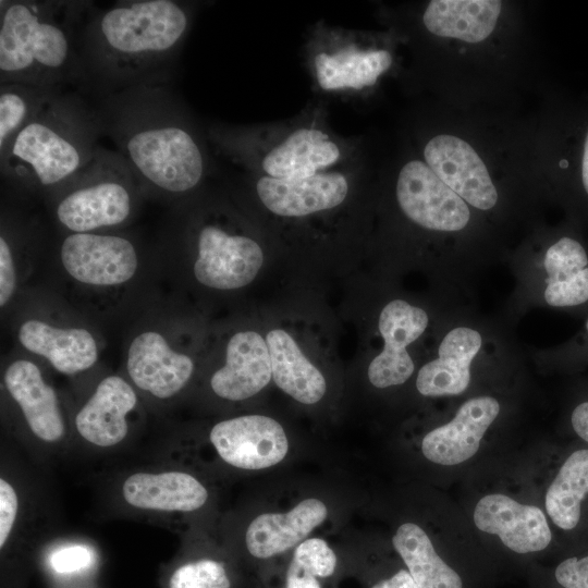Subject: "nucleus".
<instances>
[{
  "label": "nucleus",
  "instance_id": "nucleus-1",
  "mask_svg": "<svg viewBox=\"0 0 588 588\" xmlns=\"http://www.w3.org/2000/svg\"><path fill=\"white\" fill-rule=\"evenodd\" d=\"M97 112L142 192L171 198L199 185L205 154L164 79L110 94Z\"/></svg>",
  "mask_w": 588,
  "mask_h": 588
},
{
  "label": "nucleus",
  "instance_id": "nucleus-2",
  "mask_svg": "<svg viewBox=\"0 0 588 588\" xmlns=\"http://www.w3.org/2000/svg\"><path fill=\"white\" fill-rule=\"evenodd\" d=\"M191 24L187 5L174 0L119 1L89 9L79 32L86 83L109 95L163 81Z\"/></svg>",
  "mask_w": 588,
  "mask_h": 588
},
{
  "label": "nucleus",
  "instance_id": "nucleus-3",
  "mask_svg": "<svg viewBox=\"0 0 588 588\" xmlns=\"http://www.w3.org/2000/svg\"><path fill=\"white\" fill-rule=\"evenodd\" d=\"M0 83H86L79 32L90 1H1Z\"/></svg>",
  "mask_w": 588,
  "mask_h": 588
},
{
  "label": "nucleus",
  "instance_id": "nucleus-4",
  "mask_svg": "<svg viewBox=\"0 0 588 588\" xmlns=\"http://www.w3.org/2000/svg\"><path fill=\"white\" fill-rule=\"evenodd\" d=\"M102 134L97 110L62 91L0 154L1 179L17 192L48 196L91 161Z\"/></svg>",
  "mask_w": 588,
  "mask_h": 588
},
{
  "label": "nucleus",
  "instance_id": "nucleus-5",
  "mask_svg": "<svg viewBox=\"0 0 588 588\" xmlns=\"http://www.w3.org/2000/svg\"><path fill=\"white\" fill-rule=\"evenodd\" d=\"M142 192L124 158L101 145L91 161L48 195L57 223L69 233L102 232L125 224Z\"/></svg>",
  "mask_w": 588,
  "mask_h": 588
},
{
  "label": "nucleus",
  "instance_id": "nucleus-6",
  "mask_svg": "<svg viewBox=\"0 0 588 588\" xmlns=\"http://www.w3.org/2000/svg\"><path fill=\"white\" fill-rule=\"evenodd\" d=\"M60 261L75 281L99 287L126 283L138 268L133 242L105 232L68 233L60 245Z\"/></svg>",
  "mask_w": 588,
  "mask_h": 588
},
{
  "label": "nucleus",
  "instance_id": "nucleus-7",
  "mask_svg": "<svg viewBox=\"0 0 588 588\" xmlns=\"http://www.w3.org/2000/svg\"><path fill=\"white\" fill-rule=\"evenodd\" d=\"M196 248L194 275L210 289L243 287L256 278L264 262L262 249L256 241L213 223L200 228Z\"/></svg>",
  "mask_w": 588,
  "mask_h": 588
},
{
  "label": "nucleus",
  "instance_id": "nucleus-8",
  "mask_svg": "<svg viewBox=\"0 0 588 588\" xmlns=\"http://www.w3.org/2000/svg\"><path fill=\"white\" fill-rule=\"evenodd\" d=\"M396 197L406 217L429 230L460 231L470 219L466 203L419 160L401 169Z\"/></svg>",
  "mask_w": 588,
  "mask_h": 588
},
{
  "label": "nucleus",
  "instance_id": "nucleus-9",
  "mask_svg": "<svg viewBox=\"0 0 588 588\" xmlns=\"http://www.w3.org/2000/svg\"><path fill=\"white\" fill-rule=\"evenodd\" d=\"M209 439L219 456L241 469H262L280 463L289 442L284 429L264 415H245L216 424Z\"/></svg>",
  "mask_w": 588,
  "mask_h": 588
},
{
  "label": "nucleus",
  "instance_id": "nucleus-10",
  "mask_svg": "<svg viewBox=\"0 0 588 588\" xmlns=\"http://www.w3.org/2000/svg\"><path fill=\"white\" fill-rule=\"evenodd\" d=\"M194 368L193 359L175 351L157 330L139 332L127 348L126 371L132 383L159 400L171 399L182 391Z\"/></svg>",
  "mask_w": 588,
  "mask_h": 588
},
{
  "label": "nucleus",
  "instance_id": "nucleus-11",
  "mask_svg": "<svg viewBox=\"0 0 588 588\" xmlns=\"http://www.w3.org/2000/svg\"><path fill=\"white\" fill-rule=\"evenodd\" d=\"M427 166L464 201L481 210L491 209L498 193L488 170L474 148L453 135H438L425 147Z\"/></svg>",
  "mask_w": 588,
  "mask_h": 588
},
{
  "label": "nucleus",
  "instance_id": "nucleus-12",
  "mask_svg": "<svg viewBox=\"0 0 588 588\" xmlns=\"http://www.w3.org/2000/svg\"><path fill=\"white\" fill-rule=\"evenodd\" d=\"M428 326L427 313L402 299L388 303L379 316V331L384 340L382 352L368 367V378L379 389L404 383L414 372V363L406 347Z\"/></svg>",
  "mask_w": 588,
  "mask_h": 588
},
{
  "label": "nucleus",
  "instance_id": "nucleus-13",
  "mask_svg": "<svg viewBox=\"0 0 588 588\" xmlns=\"http://www.w3.org/2000/svg\"><path fill=\"white\" fill-rule=\"evenodd\" d=\"M473 517L479 530L498 536L517 554L542 551L552 539L547 517L539 507L519 503L505 494L482 497Z\"/></svg>",
  "mask_w": 588,
  "mask_h": 588
},
{
  "label": "nucleus",
  "instance_id": "nucleus-14",
  "mask_svg": "<svg viewBox=\"0 0 588 588\" xmlns=\"http://www.w3.org/2000/svg\"><path fill=\"white\" fill-rule=\"evenodd\" d=\"M499 413L500 404L492 396H477L466 401L450 422L434 428L424 437V456L444 466L457 465L471 458Z\"/></svg>",
  "mask_w": 588,
  "mask_h": 588
},
{
  "label": "nucleus",
  "instance_id": "nucleus-15",
  "mask_svg": "<svg viewBox=\"0 0 588 588\" xmlns=\"http://www.w3.org/2000/svg\"><path fill=\"white\" fill-rule=\"evenodd\" d=\"M3 381L32 433L46 443L59 442L64 437L65 422L57 392L40 368L32 360L15 359L5 368Z\"/></svg>",
  "mask_w": 588,
  "mask_h": 588
},
{
  "label": "nucleus",
  "instance_id": "nucleus-16",
  "mask_svg": "<svg viewBox=\"0 0 588 588\" xmlns=\"http://www.w3.org/2000/svg\"><path fill=\"white\" fill-rule=\"evenodd\" d=\"M256 192L271 212L302 217L339 206L347 196L348 182L343 173L335 171L297 180L264 175L256 182Z\"/></svg>",
  "mask_w": 588,
  "mask_h": 588
},
{
  "label": "nucleus",
  "instance_id": "nucleus-17",
  "mask_svg": "<svg viewBox=\"0 0 588 588\" xmlns=\"http://www.w3.org/2000/svg\"><path fill=\"white\" fill-rule=\"evenodd\" d=\"M136 405L137 395L133 385L120 376H107L77 412L76 431L95 446L118 445L127 436V416Z\"/></svg>",
  "mask_w": 588,
  "mask_h": 588
},
{
  "label": "nucleus",
  "instance_id": "nucleus-18",
  "mask_svg": "<svg viewBox=\"0 0 588 588\" xmlns=\"http://www.w3.org/2000/svg\"><path fill=\"white\" fill-rule=\"evenodd\" d=\"M271 378L267 342L259 333L248 330L230 338L225 363L213 372L210 385L221 399L242 401L261 391Z\"/></svg>",
  "mask_w": 588,
  "mask_h": 588
},
{
  "label": "nucleus",
  "instance_id": "nucleus-19",
  "mask_svg": "<svg viewBox=\"0 0 588 588\" xmlns=\"http://www.w3.org/2000/svg\"><path fill=\"white\" fill-rule=\"evenodd\" d=\"M17 339L26 351L44 357L64 375L88 370L99 356L94 334L82 327H59L28 319L21 323Z\"/></svg>",
  "mask_w": 588,
  "mask_h": 588
},
{
  "label": "nucleus",
  "instance_id": "nucleus-20",
  "mask_svg": "<svg viewBox=\"0 0 588 588\" xmlns=\"http://www.w3.org/2000/svg\"><path fill=\"white\" fill-rule=\"evenodd\" d=\"M132 507L155 512H193L205 505L206 487L193 475L180 470L137 471L121 488Z\"/></svg>",
  "mask_w": 588,
  "mask_h": 588
},
{
  "label": "nucleus",
  "instance_id": "nucleus-21",
  "mask_svg": "<svg viewBox=\"0 0 588 588\" xmlns=\"http://www.w3.org/2000/svg\"><path fill=\"white\" fill-rule=\"evenodd\" d=\"M478 331L457 327L441 341L438 358L424 365L416 388L425 396H445L463 393L470 382V365L481 347Z\"/></svg>",
  "mask_w": 588,
  "mask_h": 588
},
{
  "label": "nucleus",
  "instance_id": "nucleus-22",
  "mask_svg": "<svg viewBox=\"0 0 588 588\" xmlns=\"http://www.w3.org/2000/svg\"><path fill=\"white\" fill-rule=\"evenodd\" d=\"M318 499H306L287 513H264L249 524L245 541L249 553L268 559L298 546L327 517Z\"/></svg>",
  "mask_w": 588,
  "mask_h": 588
},
{
  "label": "nucleus",
  "instance_id": "nucleus-23",
  "mask_svg": "<svg viewBox=\"0 0 588 588\" xmlns=\"http://www.w3.org/2000/svg\"><path fill=\"white\" fill-rule=\"evenodd\" d=\"M340 158L338 145L318 128L294 131L261 160L267 176L297 180L314 176L334 164Z\"/></svg>",
  "mask_w": 588,
  "mask_h": 588
},
{
  "label": "nucleus",
  "instance_id": "nucleus-24",
  "mask_svg": "<svg viewBox=\"0 0 588 588\" xmlns=\"http://www.w3.org/2000/svg\"><path fill=\"white\" fill-rule=\"evenodd\" d=\"M544 301L559 308H574L588 303V252L573 236H562L546 252Z\"/></svg>",
  "mask_w": 588,
  "mask_h": 588
},
{
  "label": "nucleus",
  "instance_id": "nucleus-25",
  "mask_svg": "<svg viewBox=\"0 0 588 588\" xmlns=\"http://www.w3.org/2000/svg\"><path fill=\"white\" fill-rule=\"evenodd\" d=\"M266 342L275 384L303 404L320 401L326 393V379L306 358L293 338L282 329H274L267 334Z\"/></svg>",
  "mask_w": 588,
  "mask_h": 588
},
{
  "label": "nucleus",
  "instance_id": "nucleus-26",
  "mask_svg": "<svg viewBox=\"0 0 588 588\" xmlns=\"http://www.w3.org/2000/svg\"><path fill=\"white\" fill-rule=\"evenodd\" d=\"M501 7L499 0H433L422 19L437 36L479 42L494 29Z\"/></svg>",
  "mask_w": 588,
  "mask_h": 588
},
{
  "label": "nucleus",
  "instance_id": "nucleus-27",
  "mask_svg": "<svg viewBox=\"0 0 588 588\" xmlns=\"http://www.w3.org/2000/svg\"><path fill=\"white\" fill-rule=\"evenodd\" d=\"M391 63L392 57L387 50L344 48L317 54L315 72L322 89H363L373 85Z\"/></svg>",
  "mask_w": 588,
  "mask_h": 588
},
{
  "label": "nucleus",
  "instance_id": "nucleus-28",
  "mask_svg": "<svg viewBox=\"0 0 588 588\" xmlns=\"http://www.w3.org/2000/svg\"><path fill=\"white\" fill-rule=\"evenodd\" d=\"M392 543L420 588H464L461 574L437 553L428 535L418 525L402 524Z\"/></svg>",
  "mask_w": 588,
  "mask_h": 588
},
{
  "label": "nucleus",
  "instance_id": "nucleus-29",
  "mask_svg": "<svg viewBox=\"0 0 588 588\" xmlns=\"http://www.w3.org/2000/svg\"><path fill=\"white\" fill-rule=\"evenodd\" d=\"M588 494V449L574 451L562 464L546 493V510L563 530L574 529Z\"/></svg>",
  "mask_w": 588,
  "mask_h": 588
},
{
  "label": "nucleus",
  "instance_id": "nucleus-30",
  "mask_svg": "<svg viewBox=\"0 0 588 588\" xmlns=\"http://www.w3.org/2000/svg\"><path fill=\"white\" fill-rule=\"evenodd\" d=\"M64 89L23 83H0V154Z\"/></svg>",
  "mask_w": 588,
  "mask_h": 588
},
{
  "label": "nucleus",
  "instance_id": "nucleus-31",
  "mask_svg": "<svg viewBox=\"0 0 588 588\" xmlns=\"http://www.w3.org/2000/svg\"><path fill=\"white\" fill-rule=\"evenodd\" d=\"M170 588H230L224 565L204 559L179 566L169 580Z\"/></svg>",
  "mask_w": 588,
  "mask_h": 588
},
{
  "label": "nucleus",
  "instance_id": "nucleus-32",
  "mask_svg": "<svg viewBox=\"0 0 588 588\" xmlns=\"http://www.w3.org/2000/svg\"><path fill=\"white\" fill-rule=\"evenodd\" d=\"M316 577H329L334 573L336 555L328 543L319 538L302 541L295 549L293 560Z\"/></svg>",
  "mask_w": 588,
  "mask_h": 588
},
{
  "label": "nucleus",
  "instance_id": "nucleus-33",
  "mask_svg": "<svg viewBox=\"0 0 588 588\" xmlns=\"http://www.w3.org/2000/svg\"><path fill=\"white\" fill-rule=\"evenodd\" d=\"M94 555L88 547L73 544L56 550L50 559V566L59 574H70L87 568Z\"/></svg>",
  "mask_w": 588,
  "mask_h": 588
},
{
  "label": "nucleus",
  "instance_id": "nucleus-34",
  "mask_svg": "<svg viewBox=\"0 0 588 588\" xmlns=\"http://www.w3.org/2000/svg\"><path fill=\"white\" fill-rule=\"evenodd\" d=\"M553 577L561 588H588V555L564 559L554 568Z\"/></svg>",
  "mask_w": 588,
  "mask_h": 588
},
{
  "label": "nucleus",
  "instance_id": "nucleus-35",
  "mask_svg": "<svg viewBox=\"0 0 588 588\" xmlns=\"http://www.w3.org/2000/svg\"><path fill=\"white\" fill-rule=\"evenodd\" d=\"M16 289V271L13 245L1 232L0 236V305L4 307L13 297Z\"/></svg>",
  "mask_w": 588,
  "mask_h": 588
},
{
  "label": "nucleus",
  "instance_id": "nucleus-36",
  "mask_svg": "<svg viewBox=\"0 0 588 588\" xmlns=\"http://www.w3.org/2000/svg\"><path fill=\"white\" fill-rule=\"evenodd\" d=\"M19 512V497L14 487L3 477L0 479V548L7 544Z\"/></svg>",
  "mask_w": 588,
  "mask_h": 588
},
{
  "label": "nucleus",
  "instance_id": "nucleus-37",
  "mask_svg": "<svg viewBox=\"0 0 588 588\" xmlns=\"http://www.w3.org/2000/svg\"><path fill=\"white\" fill-rule=\"evenodd\" d=\"M285 588H321V586L316 576L292 561L286 572Z\"/></svg>",
  "mask_w": 588,
  "mask_h": 588
},
{
  "label": "nucleus",
  "instance_id": "nucleus-38",
  "mask_svg": "<svg viewBox=\"0 0 588 588\" xmlns=\"http://www.w3.org/2000/svg\"><path fill=\"white\" fill-rule=\"evenodd\" d=\"M371 588H420L407 568H401L390 577L378 580Z\"/></svg>",
  "mask_w": 588,
  "mask_h": 588
},
{
  "label": "nucleus",
  "instance_id": "nucleus-39",
  "mask_svg": "<svg viewBox=\"0 0 588 588\" xmlns=\"http://www.w3.org/2000/svg\"><path fill=\"white\" fill-rule=\"evenodd\" d=\"M571 424L575 433L588 443V401H584L574 407Z\"/></svg>",
  "mask_w": 588,
  "mask_h": 588
}]
</instances>
